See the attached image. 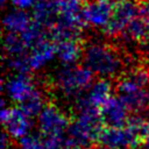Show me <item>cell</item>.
I'll list each match as a JSON object with an SVG mask.
<instances>
[{
    "mask_svg": "<svg viewBox=\"0 0 149 149\" xmlns=\"http://www.w3.org/2000/svg\"><path fill=\"white\" fill-rule=\"evenodd\" d=\"M69 126L65 113L54 105H45L38 115V128L42 136H65Z\"/></svg>",
    "mask_w": 149,
    "mask_h": 149,
    "instance_id": "6",
    "label": "cell"
},
{
    "mask_svg": "<svg viewBox=\"0 0 149 149\" xmlns=\"http://www.w3.org/2000/svg\"><path fill=\"white\" fill-rule=\"evenodd\" d=\"M57 55V44L50 37L43 40L38 44H36L33 49H30V54L28 55V62L30 66V71L41 70L49 62H51Z\"/></svg>",
    "mask_w": 149,
    "mask_h": 149,
    "instance_id": "12",
    "label": "cell"
},
{
    "mask_svg": "<svg viewBox=\"0 0 149 149\" xmlns=\"http://www.w3.org/2000/svg\"><path fill=\"white\" fill-rule=\"evenodd\" d=\"M44 97H43V93L37 90V87L33 91V93L24 100L20 104V107L21 109L29 116V118H35V116H38L41 111L43 109L44 107Z\"/></svg>",
    "mask_w": 149,
    "mask_h": 149,
    "instance_id": "17",
    "label": "cell"
},
{
    "mask_svg": "<svg viewBox=\"0 0 149 149\" xmlns=\"http://www.w3.org/2000/svg\"><path fill=\"white\" fill-rule=\"evenodd\" d=\"M3 49H5V54L8 57L26 55L28 50L20 34L16 33H6L3 37Z\"/></svg>",
    "mask_w": 149,
    "mask_h": 149,
    "instance_id": "18",
    "label": "cell"
},
{
    "mask_svg": "<svg viewBox=\"0 0 149 149\" xmlns=\"http://www.w3.org/2000/svg\"><path fill=\"white\" fill-rule=\"evenodd\" d=\"M112 95V84L108 78H101L94 81L88 88L87 92L78 98L77 104L87 105L91 107L99 108L105 104V101Z\"/></svg>",
    "mask_w": 149,
    "mask_h": 149,
    "instance_id": "11",
    "label": "cell"
},
{
    "mask_svg": "<svg viewBox=\"0 0 149 149\" xmlns=\"http://www.w3.org/2000/svg\"><path fill=\"white\" fill-rule=\"evenodd\" d=\"M114 6L113 0H92L85 3L83 15L86 24L94 28H105L113 16Z\"/></svg>",
    "mask_w": 149,
    "mask_h": 149,
    "instance_id": "8",
    "label": "cell"
},
{
    "mask_svg": "<svg viewBox=\"0 0 149 149\" xmlns=\"http://www.w3.org/2000/svg\"><path fill=\"white\" fill-rule=\"evenodd\" d=\"M12 137L7 134V132H3L1 135V149H10L12 142H10Z\"/></svg>",
    "mask_w": 149,
    "mask_h": 149,
    "instance_id": "21",
    "label": "cell"
},
{
    "mask_svg": "<svg viewBox=\"0 0 149 149\" xmlns=\"http://www.w3.org/2000/svg\"><path fill=\"white\" fill-rule=\"evenodd\" d=\"M35 88L36 86L34 84V80L28 73L15 72L6 80H2V90L14 102L21 104L33 93Z\"/></svg>",
    "mask_w": 149,
    "mask_h": 149,
    "instance_id": "9",
    "label": "cell"
},
{
    "mask_svg": "<svg viewBox=\"0 0 149 149\" xmlns=\"http://www.w3.org/2000/svg\"><path fill=\"white\" fill-rule=\"evenodd\" d=\"M7 1H9V2H13L14 0H1V3H2V6H5V3H6Z\"/></svg>",
    "mask_w": 149,
    "mask_h": 149,
    "instance_id": "23",
    "label": "cell"
},
{
    "mask_svg": "<svg viewBox=\"0 0 149 149\" xmlns=\"http://www.w3.org/2000/svg\"><path fill=\"white\" fill-rule=\"evenodd\" d=\"M6 65L8 66V69H10L12 71L17 72V73H28L30 71L28 56H26V55L10 56V57L7 56Z\"/></svg>",
    "mask_w": 149,
    "mask_h": 149,
    "instance_id": "19",
    "label": "cell"
},
{
    "mask_svg": "<svg viewBox=\"0 0 149 149\" xmlns=\"http://www.w3.org/2000/svg\"><path fill=\"white\" fill-rule=\"evenodd\" d=\"M19 148L20 149H45L43 143L42 135L37 134H27L19 140Z\"/></svg>",
    "mask_w": 149,
    "mask_h": 149,
    "instance_id": "20",
    "label": "cell"
},
{
    "mask_svg": "<svg viewBox=\"0 0 149 149\" xmlns=\"http://www.w3.org/2000/svg\"><path fill=\"white\" fill-rule=\"evenodd\" d=\"M93 72L87 66L68 64L55 74L56 87L66 97H76L93 84Z\"/></svg>",
    "mask_w": 149,
    "mask_h": 149,
    "instance_id": "4",
    "label": "cell"
},
{
    "mask_svg": "<svg viewBox=\"0 0 149 149\" xmlns=\"http://www.w3.org/2000/svg\"><path fill=\"white\" fill-rule=\"evenodd\" d=\"M129 108L119 95H111L100 107V115L105 126H123L127 123Z\"/></svg>",
    "mask_w": 149,
    "mask_h": 149,
    "instance_id": "10",
    "label": "cell"
},
{
    "mask_svg": "<svg viewBox=\"0 0 149 149\" xmlns=\"http://www.w3.org/2000/svg\"><path fill=\"white\" fill-rule=\"evenodd\" d=\"M144 144H146V147H148L149 148V120L148 121H146V127H144Z\"/></svg>",
    "mask_w": 149,
    "mask_h": 149,
    "instance_id": "22",
    "label": "cell"
},
{
    "mask_svg": "<svg viewBox=\"0 0 149 149\" xmlns=\"http://www.w3.org/2000/svg\"><path fill=\"white\" fill-rule=\"evenodd\" d=\"M137 16V2L133 0H116L111 21L104 28L108 36H118L125 31L133 19Z\"/></svg>",
    "mask_w": 149,
    "mask_h": 149,
    "instance_id": "7",
    "label": "cell"
},
{
    "mask_svg": "<svg viewBox=\"0 0 149 149\" xmlns=\"http://www.w3.org/2000/svg\"><path fill=\"white\" fill-rule=\"evenodd\" d=\"M144 127L146 121L133 115L123 126H105L97 142L104 149H137L144 142Z\"/></svg>",
    "mask_w": 149,
    "mask_h": 149,
    "instance_id": "1",
    "label": "cell"
},
{
    "mask_svg": "<svg viewBox=\"0 0 149 149\" xmlns=\"http://www.w3.org/2000/svg\"><path fill=\"white\" fill-rule=\"evenodd\" d=\"M140 149H149V148H148V147H147V148H140Z\"/></svg>",
    "mask_w": 149,
    "mask_h": 149,
    "instance_id": "25",
    "label": "cell"
},
{
    "mask_svg": "<svg viewBox=\"0 0 149 149\" xmlns=\"http://www.w3.org/2000/svg\"><path fill=\"white\" fill-rule=\"evenodd\" d=\"M122 35L127 40L143 42L146 40V37L149 35V23L137 15L127 26V28L125 29Z\"/></svg>",
    "mask_w": 149,
    "mask_h": 149,
    "instance_id": "16",
    "label": "cell"
},
{
    "mask_svg": "<svg viewBox=\"0 0 149 149\" xmlns=\"http://www.w3.org/2000/svg\"><path fill=\"white\" fill-rule=\"evenodd\" d=\"M84 64L94 74L102 78H112L116 76L122 68L119 54L107 44L93 43L83 51Z\"/></svg>",
    "mask_w": 149,
    "mask_h": 149,
    "instance_id": "3",
    "label": "cell"
},
{
    "mask_svg": "<svg viewBox=\"0 0 149 149\" xmlns=\"http://www.w3.org/2000/svg\"><path fill=\"white\" fill-rule=\"evenodd\" d=\"M1 122L5 127V132L12 137L20 140L27 135L31 128V121L20 106H6L5 100H1Z\"/></svg>",
    "mask_w": 149,
    "mask_h": 149,
    "instance_id": "5",
    "label": "cell"
},
{
    "mask_svg": "<svg viewBox=\"0 0 149 149\" xmlns=\"http://www.w3.org/2000/svg\"><path fill=\"white\" fill-rule=\"evenodd\" d=\"M57 44V57L59 61L68 65L74 64L81 56V47L78 38H68L56 42Z\"/></svg>",
    "mask_w": 149,
    "mask_h": 149,
    "instance_id": "15",
    "label": "cell"
},
{
    "mask_svg": "<svg viewBox=\"0 0 149 149\" xmlns=\"http://www.w3.org/2000/svg\"><path fill=\"white\" fill-rule=\"evenodd\" d=\"M118 95L125 101L129 111L142 112L149 107V73L143 69H135L122 76L116 84Z\"/></svg>",
    "mask_w": 149,
    "mask_h": 149,
    "instance_id": "2",
    "label": "cell"
},
{
    "mask_svg": "<svg viewBox=\"0 0 149 149\" xmlns=\"http://www.w3.org/2000/svg\"><path fill=\"white\" fill-rule=\"evenodd\" d=\"M33 19L44 27H52L58 19L56 0H37L33 8Z\"/></svg>",
    "mask_w": 149,
    "mask_h": 149,
    "instance_id": "13",
    "label": "cell"
},
{
    "mask_svg": "<svg viewBox=\"0 0 149 149\" xmlns=\"http://www.w3.org/2000/svg\"><path fill=\"white\" fill-rule=\"evenodd\" d=\"M79 149H93V148H91L90 146H87V147H81V148H79Z\"/></svg>",
    "mask_w": 149,
    "mask_h": 149,
    "instance_id": "24",
    "label": "cell"
},
{
    "mask_svg": "<svg viewBox=\"0 0 149 149\" xmlns=\"http://www.w3.org/2000/svg\"><path fill=\"white\" fill-rule=\"evenodd\" d=\"M34 19L30 17V15L24 9H14L9 13H7L2 20L3 30L6 33H16L21 34L23 30H26L29 24L33 22Z\"/></svg>",
    "mask_w": 149,
    "mask_h": 149,
    "instance_id": "14",
    "label": "cell"
}]
</instances>
